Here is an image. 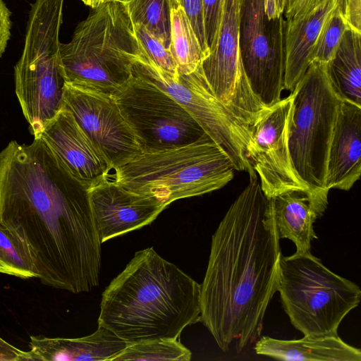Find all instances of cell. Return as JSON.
I'll return each mask as SVG.
<instances>
[{"mask_svg":"<svg viewBox=\"0 0 361 361\" xmlns=\"http://www.w3.org/2000/svg\"><path fill=\"white\" fill-rule=\"evenodd\" d=\"M0 224L26 245L43 284L73 293L99 285L102 243L88 188L40 137L0 152Z\"/></svg>","mask_w":361,"mask_h":361,"instance_id":"1","label":"cell"},{"mask_svg":"<svg viewBox=\"0 0 361 361\" xmlns=\"http://www.w3.org/2000/svg\"><path fill=\"white\" fill-rule=\"evenodd\" d=\"M272 198L257 178L231 204L212 237L200 321L224 352L256 341L277 292L281 255Z\"/></svg>","mask_w":361,"mask_h":361,"instance_id":"2","label":"cell"},{"mask_svg":"<svg viewBox=\"0 0 361 361\" xmlns=\"http://www.w3.org/2000/svg\"><path fill=\"white\" fill-rule=\"evenodd\" d=\"M200 284L148 247L103 292L98 324L128 344L178 338L200 320Z\"/></svg>","mask_w":361,"mask_h":361,"instance_id":"3","label":"cell"},{"mask_svg":"<svg viewBox=\"0 0 361 361\" xmlns=\"http://www.w3.org/2000/svg\"><path fill=\"white\" fill-rule=\"evenodd\" d=\"M144 53L126 4L109 1L76 26L69 42L61 43L59 66L66 84L114 97Z\"/></svg>","mask_w":361,"mask_h":361,"instance_id":"4","label":"cell"},{"mask_svg":"<svg viewBox=\"0 0 361 361\" xmlns=\"http://www.w3.org/2000/svg\"><path fill=\"white\" fill-rule=\"evenodd\" d=\"M235 167L212 140L140 152L114 168L108 178L123 188L153 197L166 207L182 198L220 189L234 176Z\"/></svg>","mask_w":361,"mask_h":361,"instance_id":"5","label":"cell"},{"mask_svg":"<svg viewBox=\"0 0 361 361\" xmlns=\"http://www.w3.org/2000/svg\"><path fill=\"white\" fill-rule=\"evenodd\" d=\"M63 0L31 4L21 56L14 67L15 90L34 138L63 106L65 80L59 66Z\"/></svg>","mask_w":361,"mask_h":361,"instance_id":"6","label":"cell"},{"mask_svg":"<svg viewBox=\"0 0 361 361\" xmlns=\"http://www.w3.org/2000/svg\"><path fill=\"white\" fill-rule=\"evenodd\" d=\"M277 291L290 323L304 336L337 335L361 300L355 283L334 273L311 252L281 255Z\"/></svg>","mask_w":361,"mask_h":361,"instance_id":"7","label":"cell"},{"mask_svg":"<svg viewBox=\"0 0 361 361\" xmlns=\"http://www.w3.org/2000/svg\"><path fill=\"white\" fill-rule=\"evenodd\" d=\"M293 93L288 144L293 167L309 191L329 192L324 186L328 152L342 99L327 63L312 62Z\"/></svg>","mask_w":361,"mask_h":361,"instance_id":"8","label":"cell"},{"mask_svg":"<svg viewBox=\"0 0 361 361\" xmlns=\"http://www.w3.org/2000/svg\"><path fill=\"white\" fill-rule=\"evenodd\" d=\"M133 71L150 80L173 97L228 156L235 171L257 178L247 157L252 142L251 127L240 120L214 95L201 65L178 78L159 69L146 54L135 62Z\"/></svg>","mask_w":361,"mask_h":361,"instance_id":"9","label":"cell"},{"mask_svg":"<svg viewBox=\"0 0 361 361\" xmlns=\"http://www.w3.org/2000/svg\"><path fill=\"white\" fill-rule=\"evenodd\" d=\"M114 97L143 152L212 140L173 97L133 71Z\"/></svg>","mask_w":361,"mask_h":361,"instance_id":"10","label":"cell"},{"mask_svg":"<svg viewBox=\"0 0 361 361\" xmlns=\"http://www.w3.org/2000/svg\"><path fill=\"white\" fill-rule=\"evenodd\" d=\"M285 20L269 19L264 0H241L240 49L243 66L250 87L269 108L281 99L284 90Z\"/></svg>","mask_w":361,"mask_h":361,"instance_id":"11","label":"cell"},{"mask_svg":"<svg viewBox=\"0 0 361 361\" xmlns=\"http://www.w3.org/2000/svg\"><path fill=\"white\" fill-rule=\"evenodd\" d=\"M241 0H222L219 30L209 54L201 63L214 95L251 128L268 109L253 93L240 49Z\"/></svg>","mask_w":361,"mask_h":361,"instance_id":"12","label":"cell"},{"mask_svg":"<svg viewBox=\"0 0 361 361\" xmlns=\"http://www.w3.org/2000/svg\"><path fill=\"white\" fill-rule=\"evenodd\" d=\"M293 93L268 108L252 126L247 157L266 197L288 191H307L293 167L288 144Z\"/></svg>","mask_w":361,"mask_h":361,"instance_id":"13","label":"cell"},{"mask_svg":"<svg viewBox=\"0 0 361 361\" xmlns=\"http://www.w3.org/2000/svg\"><path fill=\"white\" fill-rule=\"evenodd\" d=\"M63 106L112 169L142 152L114 97L65 83Z\"/></svg>","mask_w":361,"mask_h":361,"instance_id":"14","label":"cell"},{"mask_svg":"<svg viewBox=\"0 0 361 361\" xmlns=\"http://www.w3.org/2000/svg\"><path fill=\"white\" fill-rule=\"evenodd\" d=\"M93 219L101 243L150 224L166 207L132 192L109 178L88 188Z\"/></svg>","mask_w":361,"mask_h":361,"instance_id":"15","label":"cell"},{"mask_svg":"<svg viewBox=\"0 0 361 361\" xmlns=\"http://www.w3.org/2000/svg\"><path fill=\"white\" fill-rule=\"evenodd\" d=\"M39 137L64 169L87 188L108 178L112 170L64 106Z\"/></svg>","mask_w":361,"mask_h":361,"instance_id":"16","label":"cell"},{"mask_svg":"<svg viewBox=\"0 0 361 361\" xmlns=\"http://www.w3.org/2000/svg\"><path fill=\"white\" fill-rule=\"evenodd\" d=\"M361 174V106L341 100L329 145L325 189L349 190Z\"/></svg>","mask_w":361,"mask_h":361,"instance_id":"17","label":"cell"},{"mask_svg":"<svg viewBox=\"0 0 361 361\" xmlns=\"http://www.w3.org/2000/svg\"><path fill=\"white\" fill-rule=\"evenodd\" d=\"M328 193L288 191L271 197L279 238L290 240L295 252H311V243L317 238L313 226L327 208Z\"/></svg>","mask_w":361,"mask_h":361,"instance_id":"18","label":"cell"},{"mask_svg":"<svg viewBox=\"0 0 361 361\" xmlns=\"http://www.w3.org/2000/svg\"><path fill=\"white\" fill-rule=\"evenodd\" d=\"M128 345L111 331L98 324L94 333L80 338L31 336L26 361H112Z\"/></svg>","mask_w":361,"mask_h":361,"instance_id":"19","label":"cell"},{"mask_svg":"<svg viewBox=\"0 0 361 361\" xmlns=\"http://www.w3.org/2000/svg\"><path fill=\"white\" fill-rule=\"evenodd\" d=\"M339 4L340 0L326 1L303 18L285 23L284 89L293 92L305 74L319 36Z\"/></svg>","mask_w":361,"mask_h":361,"instance_id":"20","label":"cell"},{"mask_svg":"<svg viewBox=\"0 0 361 361\" xmlns=\"http://www.w3.org/2000/svg\"><path fill=\"white\" fill-rule=\"evenodd\" d=\"M254 350L260 355L279 360L360 361L361 351L337 335L304 336L296 340L259 337Z\"/></svg>","mask_w":361,"mask_h":361,"instance_id":"21","label":"cell"},{"mask_svg":"<svg viewBox=\"0 0 361 361\" xmlns=\"http://www.w3.org/2000/svg\"><path fill=\"white\" fill-rule=\"evenodd\" d=\"M327 70L341 99L361 106V33L345 31Z\"/></svg>","mask_w":361,"mask_h":361,"instance_id":"22","label":"cell"},{"mask_svg":"<svg viewBox=\"0 0 361 361\" xmlns=\"http://www.w3.org/2000/svg\"><path fill=\"white\" fill-rule=\"evenodd\" d=\"M170 51L178 75L195 71L206 58L200 43L183 8L171 7Z\"/></svg>","mask_w":361,"mask_h":361,"instance_id":"23","label":"cell"},{"mask_svg":"<svg viewBox=\"0 0 361 361\" xmlns=\"http://www.w3.org/2000/svg\"><path fill=\"white\" fill-rule=\"evenodd\" d=\"M126 5L133 23L142 24L170 50L169 0H130Z\"/></svg>","mask_w":361,"mask_h":361,"instance_id":"24","label":"cell"},{"mask_svg":"<svg viewBox=\"0 0 361 361\" xmlns=\"http://www.w3.org/2000/svg\"><path fill=\"white\" fill-rule=\"evenodd\" d=\"M191 357L177 338H157L128 344L112 361H190Z\"/></svg>","mask_w":361,"mask_h":361,"instance_id":"25","label":"cell"},{"mask_svg":"<svg viewBox=\"0 0 361 361\" xmlns=\"http://www.w3.org/2000/svg\"><path fill=\"white\" fill-rule=\"evenodd\" d=\"M0 273L20 279L37 278L26 245L0 224Z\"/></svg>","mask_w":361,"mask_h":361,"instance_id":"26","label":"cell"},{"mask_svg":"<svg viewBox=\"0 0 361 361\" xmlns=\"http://www.w3.org/2000/svg\"><path fill=\"white\" fill-rule=\"evenodd\" d=\"M347 30L349 27L338 6L319 36L310 56V64L314 61L329 63L334 57Z\"/></svg>","mask_w":361,"mask_h":361,"instance_id":"27","label":"cell"},{"mask_svg":"<svg viewBox=\"0 0 361 361\" xmlns=\"http://www.w3.org/2000/svg\"><path fill=\"white\" fill-rule=\"evenodd\" d=\"M136 36L149 59L160 70L178 78L176 61L169 49L142 24H133Z\"/></svg>","mask_w":361,"mask_h":361,"instance_id":"28","label":"cell"},{"mask_svg":"<svg viewBox=\"0 0 361 361\" xmlns=\"http://www.w3.org/2000/svg\"><path fill=\"white\" fill-rule=\"evenodd\" d=\"M169 3L171 7L178 5L183 8L200 43L202 51L205 56L207 57L210 51L205 39L202 0H169Z\"/></svg>","mask_w":361,"mask_h":361,"instance_id":"29","label":"cell"},{"mask_svg":"<svg viewBox=\"0 0 361 361\" xmlns=\"http://www.w3.org/2000/svg\"><path fill=\"white\" fill-rule=\"evenodd\" d=\"M221 6L222 0H202L205 39L209 51L217 35Z\"/></svg>","mask_w":361,"mask_h":361,"instance_id":"30","label":"cell"},{"mask_svg":"<svg viewBox=\"0 0 361 361\" xmlns=\"http://www.w3.org/2000/svg\"><path fill=\"white\" fill-rule=\"evenodd\" d=\"M329 0H287L284 11L285 23L303 18L320 4Z\"/></svg>","mask_w":361,"mask_h":361,"instance_id":"31","label":"cell"},{"mask_svg":"<svg viewBox=\"0 0 361 361\" xmlns=\"http://www.w3.org/2000/svg\"><path fill=\"white\" fill-rule=\"evenodd\" d=\"M339 7L349 30L361 33V0H340Z\"/></svg>","mask_w":361,"mask_h":361,"instance_id":"32","label":"cell"},{"mask_svg":"<svg viewBox=\"0 0 361 361\" xmlns=\"http://www.w3.org/2000/svg\"><path fill=\"white\" fill-rule=\"evenodd\" d=\"M11 13L3 0H0V57L11 37Z\"/></svg>","mask_w":361,"mask_h":361,"instance_id":"33","label":"cell"},{"mask_svg":"<svg viewBox=\"0 0 361 361\" xmlns=\"http://www.w3.org/2000/svg\"><path fill=\"white\" fill-rule=\"evenodd\" d=\"M27 352L23 351L0 337V361H26Z\"/></svg>","mask_w":361,"mask_h":361,"instance_id":"34","label":"cell"},{"mask_svg":"<svg viewBox=\"0 0 361 361\" xmlns=\"http://www.w3.org/2000/svg\"><path fill=\"white\" fill-rule=\"evenodd\" d=\"M287 0H264L265 13L269 19H276L283 16Z\"/></svg>","mask_w":361,"mask_h":361,"instance_id":"35","label":"cell"},{"mask_svg":"<svg viewBox=\"0 0 361 361\" xmlns=\"http://www.w3.org/2000/svg\"><path fill=\"white\" fill-rule=\"evenodd\" d=\"M103 3H104V0H87L86 5L94 9L99 6Z\"/></svg>","mask_w":361,"mask_h":361,"instance_id":"36","label":"cell"},{"mask_svg":"<svg viewBox=\"0 0 361 361\" xmlns=\"http://www.w3.org/2000/svg\"><path fill=\"white\" fill-rule=\"evenodd\" d=\"M109 1H120V2H123V3L126 4L128 1H129L130 0H104V2Z\"/></svg>","mask_w":361,"mask_h":361,"instance_id":"37","label":"cell"},{"mask_svg":"<svg viewBox=\"0 0 361 361\" xmlns=\"http://www.w3.org/2000/svg\"><path fill=\"white\" fill-rule=\"evenodd\" d=\"M80 1H82L85 4H86V3H87V0H80Z\"/></svg>","mask_w":361,"mask_h":361,"instance_id":"38","label":"cell"}]
</instances>
